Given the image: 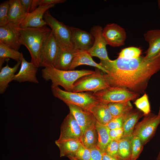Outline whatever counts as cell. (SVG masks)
<instances>
[{"mask_svg":"<svg viewBox=\"0 0 160 160\" xmlns=\"http://www.w3.org/2000/svg\"><path fill=\"white\" fill-rule=\"evenodd\" d=\"M106 70L105 79L111 87H119L138 94L143 93L149 79L160 69V55L150 60L145 57L113 60H100Z\"/></svg>","mask_w":160,"mask_h":160,"instance_id":"6da1fadb","label":"cell"},{"mask_svg":"<svg viewBox=\"0 0 160 160\" xmlns=\"http://www.w3.org/2000/svg\"><path fill=\"white\" fill-rule=\"evenodd\" d=\"M46 25L39 28H17L20 33L21 45L28 50L31 62L38 68L40 66L43 47L52 31Z\"/></svg>","mask_w":160,"mask_h":160,"instance_id":"7a4b0ae2","label":"cell"},{"mask_svg":"<svg viewBox=\"0 0 160 160\" xmlns=\"http://www.w3.org/2000/svg\"><path fill=\"white\" fill-rule=\"evenodd\" d=\"M41 72L42 76L45 81H51V87L60 86L65 91L72 92L76 81L83 76L93 73L95 71L85 69L65 71L49 67L44 68Z\"/></svg>","mask_w":160,"mask_h":160,"instance_id":"3957f363","label":"cell"},{"mask_svg":"<svg viewBox=\"0 0 160 160\" xmlns=\"http://www.w3.org/2000/svg\"><path fill=\"white\" fill-rule=\"evenodd\" d=\"M53 96L66 105L71 104L88 110L99 101L93 94L87 92H73L63 90L58 86L51 87Z\"/></svg>","mask_w":160,"mask_h":160,"instance_id":"277c9868","label":"cell"},{"mask_svg":"<svg viewBox=\"0 0 160 160\" xmlns=\"http://www.w3.org/2000/svg\"><path fill=\"white\" fill-rule=\"evenodd\" d=\"M110 87L105 79L104 73L95 68L93 73L83 76L75 82L72 92L92 91L95 93Z\"/></svg>","mask_w":160,"mask_h":160,"instance_id":"5b68a950","label":"cell"},{"mask_svg":"<svg viewBox=\"0 0 160 160\" xmlns=\"http://www.w3.org/2000/svg\"><path fill=\"white\" fill-rule=\"evenodd\" d=\"M44 19L46 25L51 28L60 48H73L71 41L70 27L56 19L49 10L45 13Z\"/></svg>","mask_w":160,"mask_h":160,"instance_id":"8992f818","label":"cell"},{"mask_svg":"<svg viewBox=\"0 0 160 160\" xmlns=\"http://www.w3.org/2000/svg\"><path fill=\"white\" fill-rule=\"evenodd\" d=\"M93 94L99 101L107 104L130 101L139 96L135 92L119 87H110Z\"/></svg>","mask_w":160,"mask_h":160,"instance_id":"52a82bcc","label":"cell"},{"mask_svg":"<svg viewBox=\"0 0 160 160\" xmlns=\"http://www.w3.org/2000/svg\"><path fill=\"white\" fill-rule=\"evenodd\" d=\"M144 116L136 125L131 136L138 137L144 145L153 136L160 124V117L158 115L150 113Z\"/></svg>","mask_w":160,"mask_h":160,"instance_id":"ba28073f","label":"cell"},{"mask_svg":"<svg viewBox=\"0 0 160 160\" xmlns=\"http://www.w3.org/2000/svg\"><path fill=\"white\" fill-rule=\"evenodd\" d=\"M102 27L98 25H95L90 29V33L94 39L92 47L87 51L92 57H96L100 60L108 61L109 58L106 49L107 43L103 37Z\"/></svg>","mask_w":160,"mask_h":160,"instance_id":"9c48e42d","label":"cell"},{"mask_svg":"<svg viewBox=\"0 0 160 160\" xmlns=\"http://www.w3.org/2000/svg\"><path fill=\"white\" fill-rule=\"evenodd\" d=\"M60 48L57 40L52 31L42 49L40 67H54Z\"/></svg>","mask_w":160,"mask_h":160,"instance_id":"30bf717a","label":"cell"},{"mask_svg":"<svg viewBox=\"0 0 160 160\" xmlns=\"http://www.w3.org/2000/svg\"><path fill=\"white\" fill-rule=\"evenodd\" d=\"M82 135L80 126L73 114L70 112L61 124L60 135L57 140H81Z\"/></svg>","mask_w":160,"mask_h":160,"instance_id":"8fae6325","label":"cell"},{"mask_svg":"<svg viewBox=\"0 0 160 160\" xmlns=\"http://www.w3.org/2000/svg\"><path fill=\"white\" fill-rule=\"evenodd\" d=\"M103 35L108 44L111 47H119L124 45L126 38L125 30L118 24H107L103 29Z\"/></svg>","mask_w":160,"mask_h":160,"instance_id":"7c38bea8","label":"cell"},{"mask_svg":"<svg viewBox=\"0 0 160 160\" xmlns=\"http://www.w3.org/2000/svg\"><path fill=\"white\" fill-rule=\"evenodd\" d=\"M67 105L80 126L82 135L87 130L95 126L96 120L91 112L73 104Z\"/></svg>","mask_w":160,"mask_h":160,"instance_id":"4fadbf2b","label":"cell"},{"mask_svg":"<svg viewBox=\"0 0 160 160\" xmlns=\"http://www.w3.org/2000/svg\"><path fill=\"white\" fill-rule=\"evenodd\" d=\"M70 28L71 41L74 49L87 51L92 47L94 39L90 32L73 27H70Z\"/></svg>","mask_w":160,"mask_h":160,"instance_id":"5bb4252c","label":"cell"},{"mask_svg":"<svg viewBox=\"0 0 160 160\" xmlns=\"http://www.w3.org/2000/svg\"><path fill=\"white\" fill-rule=\"evenodd\" d=\"M21 61L20 69L15 75L13 80L20 83L28 81L38 84L39 81L36 76L38 68L31 62L27 61L23 54Z\"/></svg>","mask_w":160,"mask_h":160,"instance_id":"9a60e30c","label":"cell"},{"mask_svg":"<svg viewBox=\"0 0 160 160\" xmlns=\"http://www.w3.org/2000/svg\"><path fill=\"white\" fill-rule=\"evenodd\" d=\"M51 5L39 6L36 10L27 14L25 20L20 26V28H39L46 25L44 19L45 13L55 6Z\"/></svg>","mask_w":160,"mask_h":160,"instance_id":"2e32d148","label":"cell"},{"mask_svg":"<svg viewBox=\"0 0 160 160\" xmlns=\"http://www.w3.org/2000/svg\"><path fill=\"white\" fill-rule=\"evenodd\" d=\"M20 33L17 28L7 24L0 26V42L18 51L21 46Z\"/></svg>","mask_w":160,"mask_h":160,"instance_id":"e0dca14e","label":"cell"},{"mask_svg":"<svg viewBox=\"0 0 160 160\" xmlns=\"http://www.w3.org/2000/svg\"><path fill=\"white\" fill-rule=\"evenodd\" d=\"M9 1V7L7 24L15 28H19L28 13L23 8L20 0Z\"/></svg>","mask_w":160,"mask_h":160,"instance_id":"ac0fdd59","label":"cell"},{"mask_svg":"<svg viewBox=\"0 0 160 160\" xmlns=\"http://www.w3.org/2000/svg\"><path fill=\"white\" fill-rule=\"evenodd\" d=\"M144 35L145 40L149 44L145 57L146 59H151L160 52V29L149 30Z\"/></svg>","mask_w":160,"mask_h":160,"instance_id":"d6986e66","label":"cell"},{"mask_svg":"<svg viewBox=\"0 0 160 160\" xmlns=\"http://www.w3.org/2000/svg\"><path fill=\"white\" fill-rule=\"evenodd\" d=\"M79 51L73 48H60L54 67L62 70H69L73 60Z\"/></svg>","mask_w":160,"mask_h":160,"instance_id":"ffe728a7","label":"cell"},{"mask_svg":"<svg viewBox=\"0 0 160 160\" xmlns=\"http://www.w3.org/2000/svg\"><path fill=\"white\" fill-rule=\"evenodd\" d=\"M87 110L93 114L96 121L103 125H106L113 118L108 104L99 101Z\"/></svg>","mask_w":160,"mask_h":160,"instance_id":"44dd1931","label":"cell"},{"mask_svg":"<svg viewBox=\"0 0 160 160\" xmlns=\"http://www.w3.org/2000/svg\"><path fill=\"white\" fill-rule=\"evenodd\" d=\"M143 115H144L143 113L137 109H132L127 113L122 126L124 133L122 138L131 137L135 127Z\"/></svg>","mask_w":160,"mask_h":160,"instance_id":"7402d4cb","label":"cell"},{"mask_svg":"<svg viewBox=\"0 0 160 160\" xmlns=\"http://www.w3.org/2000/svg\"><path fill=\"white\" fill-rule=\"evenodd\" d=\"M21 61L17 62L13 67H10L7 63L0 70V94H2L9 86V84L12 81L20 65Z\"/></svg>","mask_w":160,"mask_h":160,"instance_id":"603a6c76","label":"cell"},{"mask_svg":"<svg viewBox=\"0 0 160 160\" xmlns=\"http://www.w3.org/2000/svg\"><path fill=\"white\" fill-rule=\"evenodd\" d=\"M87 65L97 68L104 73L106 70L100 64L95 62L92 56L86 51H79L74 57L69 70H73L76 67L81 65Z\"/></svg>","mask_w":160,"mask_h":160,"instance_id":"cb8c5ba5","label":"cell"},{"mask_svg":"<svg viewBox=\"0 0 160 160\" xmlns=\"http://www.w3.org/2000/svg\"><path fill=\"white\" fill-rule=\"evenodd\" d=\"M59 148L60 157L71 156H73L76 151L82 144L81 140H69L55 141Z\"/></svg>","mask_w":160,"mask_h":160,"instance_id":"d4e9b609","label":"cell"},{"mask_svg":"<svg viewBox=\"0 0 160 160\" xmlns=\"http://www.w3.org/2000/svg\"><path fill=\"white\" fill-rule=\"evenodd\" d=\"M98 135L97 147L103 152L108 144L111 140L110 136V129L106 125L101 124L97 121L95 124Z\"/></svg>","mask_w":160,"mask_h":160,"instance_id":"484cf974","label":"cell"},{"mask_svg":"<svg viewBox=\"0 0 160 160\" xmlns=\"http://www.w3.org/2000/svg\"><path fill=\"white\" fill-rule=\"evenodd\" d=\"M22 52L14 49L0 42V70L7 58H11L17 62L21 61Z\"/></svg>","mask_w":160,"mask_h":160,"instance_id":"4316f807","label":"cell"},{"mask_svg":"<svg viewBox=\"0 0 160 160\" xmlns=\"http://www.w3.org/2000/svg\"><path fill=\"white\" fill-rule=\"evenodd\" d=\"M108 106L113 118L125 114L133 109L130 101L111 103L108 104Z\"/></svg>","mask_w":160,"mask_h":160,"instance_id":"83f0119b","label":"cell"},{"mask_svg":"<svg viewBox=\"0 0 160 160\" xmlns=\"http://www.w3.org/2000/svg\"><path fill=\"white\" fill-rule=\"evenodd\" d=\"M81 140L82 144L89 150L97 147L98 135L95 126L87 130Z\"/></svg>","mask_w":160,"mask_h":160,"instance_id":"f1b7e54d","label":"cell"},{"mask_svg":"<svg viewBox=\"0 0 160 160\" xmlns=\"http://www.w3.org/2000/svg\"><path fill=\"white\" fill-rule=\"evenodd\" d=\"M131 137L122 138L118 141L119 160H130L131 156Z\"/></svg>","mask_w":160,"mask_h":160,"instance_id":"f546056e","label":"cell"},{"mask_svg":"<svg viewBox=\"0 0 160 160\" xmlns=\"http://www.w3.org/2000/svg\"><path fill=\"white\" fill-rule=\"evenodd\" d=\"M131 156L130 160H136L142 152L144 145L137 137L132 136L131 139Z\"/></svg>","mask_w":160,"mask_h":160,"instance_id":"4dcf8cb0","label":"cell"},{"mask_svg":"<svg viewBox=\"0 0 160 160\" xmlns=\"http://www.w3.org/2000/svg\"><path fill=\"white\" fill-rule=\"evenodd\" d=\"M134 103L136 107L142 111L144 116L150 113V106L148 97L146 93H145L142 97L137 99Z\"/></svg>","mask_w":160,"mask_h":160,"instance_id":"1f68e13d","label":"cell"},{"mask_svg":"<svg viewBox=\"0 0 160 160\" xmlns=\"http://www.w3.org/2000/svg\"><path fill=\"white\" fill-rule=\"evenodd\" d=\"M142 50L139 48L130 47L122 49L119 53L118 57L126 59L136 58L140 56Z\"/></svg>","mask_w":160,"mask_h":160,"instance_id":"d6a6232c","label":"cell"},{"mask_svg":"<svg viewBox=\"0 0 160 160\" xmlns=\"http://www.w3.org/2000/svg\"><path fill=\"white\" fill-rule=\"evenodd\" d=\"M9 7V1H5L0 4V26L5 25L7 23Z\"/></svg>","mask_w":160,"mask_h":160,"instance_id":"836d02e7","label":"cell"},{"mask_svg":"<svg viewBox=\"0 0 160 160\" xmlns=\"http://www.w3.org/2000/svg\"><path fill=\"white\" fill-rule=\"evenodd\" d=\"M73 157L77 160H90L91 158L90 150L82 144Z\"/></svg>","mask_w":160,"mask_h":160,"instance_id":"e575fe53","label":"cell"},{"mask_svg":"<svg viewBox=\"0 0 160 160\" xmlns=\"http://www.w3.org/2000/svg\"><path fill=\"white\" fill-rule=\"evenodd\" d=\"M118 141L111 140L106 146L104 152L118 159Z\"/></svg>","mask_w":160,"mask_h":160,"instance_id":"d590c367","label":"cell"},{"mask_svg":"<svg viewBox=\"0 0 160 160\" xmlns=\"http://www.w3.org/2000/svg\"><path fill=\"white\" fill-rule=\"evenodd\" d=\"M128 113L122 116L113 118L106 125L110 129L122 127L124 120Z\"/></svg>","mask_w":160,"mask_h":160,"instance_id":"8d00e7d4","label":"cell"},{"mask_svg":"<svg viewBox=\"0 0 160 160\" xmlns=\"http://www.w3.org/2000/svg\"><path fill=\"white\" fill-rule=\"evenodd\" d=\"M123 133L122 127L110 129L109 132L111 140L118 141L122 138Z\"/></svg>","mask_w":160,"mask_h":160,"instance_id":"74e56055","label":"cell"},{"mask_svg":"<svg viewBox=\"0 0 160 160\" xmlns=\"http://www.w3.org/2000/svg\"><path fill=\"white\" fill-rule=\"evenodd\" d=\"M90 160H103V152L97 147L91 150Z\"/></svg>","mask_w":160,"mask_h":160,"instance_id":"f35d334b","label":"cell"},{"mask_svg":"<svg viewBox=\"0 0 160 160\" xmlns=\"http://www.w3.org/2000/svg\"><path fill=\"white\" fill-rule=\"evenodd\" d=\"M65 0H41L39 6H43L63 3Z\"/></svg>","mask_w":160,"mask_h":160,"instance_id":"ab89813d","label":"cell"},{"mask_svg":"<svg viewBox=\"0 0 160 160\" xmlns=\"http://www.w3.org/2000/svg\"><path fill=\"white\" fill-rule=\"evenodd\" d=\"M33 0H20V3L25 11L27 13L30 12Z\"/></svg>","mask_w":160,"mask_h":160,"instance_id":"60d3db41","label":"cell"},{"mask_svg":"<svg viewBox=\"0 0 160 160\" xmlns=\"http://www.w3.org/2000/svg\"><path fill=\"white\" fill-rule=\"evenodd\" d=\"M41 0H33L31 4L30 12H31L36 10L39 6Z\"/></svg>","mask_w":160,"mask_h":160,"instance_id":"b9f144b4","label":"cell"},{"mask_svg":"<svg viewBox=\"0 0 160 160\" xmlns=\"http://www.w3.org/2000/svg\"><path fill=\"white\" fill-rule=\"evenodd\" d=\"M103 160H119L111 156L105 152L103 153Z\"/></svg>","mask_w":160,"mask_h":160,"instance_id":"7bdbcfd3","label":"cell"},{"mask_svg":"<svg viewBox=\"0 0 160 160\" xmlns=\"http://www.w3.org/2000/svg\"><path fill=\"white\" fill-rule=\"evenodd\" d=\"M70 160H77L74 157L71 156H67Z\"/></svg>","mask_w":160,"mask_h":160,"instance_id":"ee69618b","label":"cell"},{"mask_svg":"<svg viewBox=\"0 0 160 160\" xmlns=\"http://www.w3.org/2000/svg\"><path fill=\"white\" fill-rule=\"evenodd\" d=\"M156 160H160V150L156 158Z\"/></svg>","mask_w":160,"mask_h":160,"instance_id":"f6af8a7d","label":"cell"},{"mask_svg":"<svg viewBox=\"0 0 160 160\" xmlns=\"http://www.w3.org/2000/svg\"><path fill=\"white\" fill-rule=\"evenodd\" d=\"M158 4L159 8L160 10V0H158Z\"/></svg>","mask_w":160,"mask_h":160,"instance_id":"bcb514c9","label":"cell"},{"mask_svg":"<svg viewBox=\"0 0 160 160\" xmlns=\"http://www.w3.org/2000/svg\"><path fill=\"white\" fill-rule=\"evenodd\" d=\"M158 116H159V117H160V107L159 108V113H158Z\"/></svg>","mask_w":160,"mask_h":160,"instance_id":"7dc6e473","label":"cell"},{"mask_svg":"<svg viewBox=\"0 0 160 160\" xmlns=\"http://www.w3.org/2000/svg\"><path fill=\"white\" fill-rule=\"evenodd\" d=\"M160 55V52L158 54V55L156 56V57H158Z\"/></svg>","mask_w":160,"mask_h":160,"instance_id":"c3c4849f","label":"cell"}]
</instances>
